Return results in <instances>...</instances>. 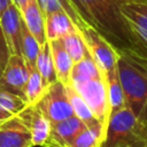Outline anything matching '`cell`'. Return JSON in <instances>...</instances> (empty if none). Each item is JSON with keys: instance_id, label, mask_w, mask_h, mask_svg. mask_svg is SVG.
<instances>
[{"instance_id": "obj_1", "label": "cell", "mask_w": 147, "mask_h": 147, "mask_svg": "<svg viewBox=\"0 0 147 147\" xmlns=\"http://www.w3.org/2000/svg\"><path fill=\"white\" fill-rule=\"evenodd\" d=\"M84 24L96 30L117 52H136L129 26L121 11V0H69Z\"/></svg>"}, {"instance_id": "obj_2", "label": "cell", "mask_w": 147, "mask_h": 147, "mask_svg": "<svg viewBox=\"0 0 147 147\" xmlns=\"http://www.w3.org/2000/svg\"><path fill=\"white\" fill-rule=\"evenodd\" d=\"M117 53V74L126 107L147 127V59L131 49Z\"/></svg>"}, {"instance_id": "obj_3", "label": "cell", "mask_w": 147, "mask_h": 147, "mask_svg": "<svg viewBox=\"0 0 147 147\" xmlns=\"http://www.w3.org/2000/svg\"><path fill=\"white\" fill-rule=\"evenodd\" d=\"M101 147H147V127L125 107L110 115Z\"/></svg>"}, {"instance_id": "obj_4", "label": "cell", "mask_w": 147, "mask_h": 147, "mask_svg": "<svg viewBox=\"0 0 147 147\" xmlns=\"http://www.w3.org/2000/svg\"><path fill=\"white\" fill-rule=\"evenodd\" d=\"M71 85L85 100V102L91 108L94 116L103 125L106 131V126L109 119V106L105 76L102 75L83 80H76L72 82Z\"/></svg>"}, {"instance_id": "obj_5", "label": "cell", "mask_w": 147, "mask_h": 147, "mask_svg": "<svg viewBox=\"0 0 147 147\" xmlns=\"http://www.w3.org/2000/svg\"><path fill=\"white\" fill-rule=\"evenodd\" d=\"M121 11L134 41L136 52L147 59V0L123 2Z\"/></svg>"}, {"instance_id": "obj_6", "label": "cell", "mask_w": 147, "mask_h": 147, "mask_svg": "<svg viewBox=\"0 0 147 147\" xmlns=\"http://www.w3.org/2000/svg\"><path fill=\"white\" fill-rule=\"evenodd\" d=\"M36 105L52 124L74 116L67 87L59 80L46 88L45 94Z\"/></svg>"}, {"instance_id": "obj_7", "label": "cell", "mask_w": 147, "mask_h": 147, "mask_svg": "<svg viewBox=\"0 0 147 147\" xmlns=\"http://www.w3.org/2000/svg\"><path fill=\"white\" fill-rule=\"evenodd\" d=\"M88 53L103 75L117 69V51L92 26L85 25L80 31Z\"/></svg>"}, {"instance_id": "obj_8", "label": "cell", "mask_w": 147, "mask_h": 147, "mask_svg": "<svg viewBox=\"0 0 147 147\" xmlns=\"http://www.w3.org/2000/svg\"><path fill=\"white\" fill-rule=\"evenodd\" d=\"M28 77L29 70L23 56L9 55L5 69L1 72L0 87L24 99V91Z\"/></svg>"}, {"instance_id": "obj_9", "label": "cell", "mask_w": 147, "mask_h": 147, "mask_svg": "<svg viewBox=\"0 0 147 147\" xmlns=\"http://www.w3.org/2000/svg\"><path fill=\"white\" fill-rule=\"evenodd\" d=\"M29 129L32 139V146H45L51 134L52 123L37 107V105L26 106L16 115Z\"/></svg>"}, {"instance_id": "obj_10", "label": "cell", "mask_w": 147, "mask_h": 147, "mask_svg": "<svg viewBox=\"0 0 147 147\" xmlns=\"http://www.w3.org/2000/svg\"><path fill=\"white\" fill-rule=\"evenodd\" d=\"M0 24L7 41L10 55H22L23 18L20 9L11 3L0 16Z\"/></svg>"}, {"instance_id": "obj_11", "label": "cell", "mask_w": 147, "mask_h": 147, "mask_svg": "<svg viewBox=\"0 0 147 147\" xmlns=\"http://www.w3.org/2000/svg\"><path fill=\"white\" fill-rule=\"evenodd\" d=\"M87 127L75 115L63 121L52 124V130L47 144L44 147H70L77 134Z\"/></svg>"}, {"instance_id": "obj_12", "label": "cell", "mask_w": 147, "mask_h": 147, "mask_svg": "<svg viewBox=\"0 0 147 147\" xmlns=\"http://www.w3.org/2000/svg\"><path fill=\"white\" fill-rule=\"evenodd\" d=\"M0 147H33L29 129L17 116L0 125Z\"/></svg>"}, {"instance_id": "obj_13", "label": "cell", "mask_w": 147, "mask_h": 147, "mask_svg": "<svg viewBox=\"0 0 147 147\" xmlns=\"http://www.w3.org/2000/svg\"><path fill=\"white\" fill-rule=\"evenodd\" d=\"M76 30L78 29L72 20L62 9L55 10L45 16V36L47 41L61 39Z\"/></svg>"}, {"instance_id": "obj_14", "label": "cell", "mask_w": 147, "mask_h": 147, "mask_svg": "<svg viewBox=\"0 0 147 147\" xmlns=\"http://www.w3.org/2000/svg\"><path fill=\"white\" fill-rule=\"evenodd\" d=\"M49 46L52 51V57H53L56 79L65 86L71 85V72L74 68V62L71 57L67 53L60 39L49 41Z\"/></svg>"}, {"instance_id": "obj_15", "label": "cell", "mask_w": 147, "mask_h": 147, "mask_svg": "<svg viewBox=\"0 0 147 147\" xmlns=\"http://www.w3.org/2000/svg\"><path fill=\"white\" fill-rule=\"evenodd\" d=\"M23 22L33 34L37 41L42 45L46 41L45 36V17L37 0H28L26 5L20 10Z\"/></svg>"}, {"instance_id": "obj_16", "label": "cell", "mask_w": 147, "mask_h": 147, "mask_svg": "<svg viewBox=\"0 0 147 147\" xmlns=\"http://www.w3.org/2000/svg\"><path fill=\"white\" fill-rule=\"evenodd\" d=\"M106 87H107V98L109 106V117L114 113L126 107L124 92L118 78L117 69L105 75Z\"/></svg>"}, {"instance_id": "obj_17", "label": "cell", "mask_w": 147, "mask_h": 147, "mask_svg": "<svg viewBox=\"0 0 147 147\" xmlns=\"http://www.w3.org/2000/svg\"><path fill=\"white\" fill-rule=\"evenodd\" d=\"M67 87V92H68V96H69V101L70 105L72 107L74 110V115L76 117H78L87 127H92V126H98V125H102L99 119L94 116V114L92 113L91 108L87 106V103L85 102V100L78 94V92L74 88L72 85H68ZM103 126V125H102ZM105 129V127H103Z\"/></svg>"}, {"instance_id": "obj_18", "label": "cell", "mask_w": 147, "mask_h": 147, "mask_svg": "<svg viewBox=\"0 0 147 147\" xmlns=\"http://www.w3.org/2000/svg\"><path fill=\"white\" fill-rule=\"evenodd\" d=\"M36 68L38 72L40 74L44 85L48 87L53 83H55L56 75H55V69H54V63H53V57H52V51L49 46V41H45L42 45H40V51L37 56L36 61Z\"/></svg>"}, {"instance_id": "obj_19", "label": "cell", "mask_w": 147, "mask_h": 147, "mask_svg": "<svg viewBox=\"0 0 147 147\" xmlns=\"http://www.w3.org/2000/svg\"><path fill=\"white\" fill-rule=\"evenodd\" d=\"M28 70H29V77L25 85L24 100L28 106H32L39 102V100L45 94L47 87L44 85L42 78L36 67L28 65Z\"/></svg>"}, {"instance_id": "obj_20", "label": "cell", "mask_w": 147, "mask_h": 147, "mask_svg": "<svg viewBox=\"0 0 147 147\" xmlns=\"http://www.w3.org/2000/svg\"><path fill=\"white\" fill-rule=\"evenodd\" d=\"M42 14H44V17L55 10H64L69 16L70 18L72 20L74 24L76 25V28L80 31L86 24L83 23V21L79 18V16L77 15V13L75 11V9L72 8V6L70 5L69 0H37Z\"/></svg>"}, {"instance_id": "obj_21", "label": "cell", "mask_w": 147, "mask_h": 147, "mask_svg": "<svg viewBox=\"0 0 147 147\" xmlns=\"http://www.w3.org/2000/svg\"><path fill=\"white\" fill-rule=\"evenodd\" d=\"M60 40L62 41L67 53L69 54V56L71 57V60L74 62V64L79 62L88 53V49L86 47V44H85L79 30H76V31L64 36Z\"/></svg>"}, {"instance_id": "obj_22", "label": "cell", "mask_w": 147, "mask_h": 147, "mask_svg": "<svg viewBox=\"0 0 147 147\" xmlns=\"http://www.w3.org/2000/svg\"><path fill=\"white\" fill-rule=\"evenodd\" d=\"M105 138V129L102 125L85 127L72 140L70 147H101Z\"/></svg>"}, {"instance_id": "obj_23", "label": "cell", "mask_w": 147, "mask_h": 147, "mask_svg": "<svg viewBox=\"0 0 147 147\" xmlns=\"http://www.w3.org/2000/svg\"><path fill=\"white\" fill-rule=\"evenodd\" d=\"M40 51V44L29 31L23 22L22 25V56L29 67H36L37 56Z\"/></svg>"}, {"instance_id": "obj_24", "label": "cell", "mask_w": 147, "mask_h": 147, "mask_svg": "<svg viewBox=\"0 0 147 147\" xmlns=\"http://www.w3.org/2000/svg\"><path fill=\"white\" fill-rule=\"evenodd\" d=\"M26 102L23 98L7 91L0 87V107L16 116L18 113H21L25 107Z\"/></svg>"}, {"instance_id": "obj_25", "label": "cell", "mask_w": 147, "mask_h": 147, "mask_svg": "<svg viewBox=\"0 0 147 147\" xmlns=\"http://www.w3.org/2000/svg\"><path fill=\"white\" fill-rule=\"evenodd\" d=\"M9 55L10 54H9V49L7 46V41L3 34L1 24H0V72H2V70L5 69V65L9 59Z\"/></svg>"}, {"instance_id": "obj_26", "label": "cell", "mask_w": 147, "mask_h": 147, "mask_svg": "<svg viewBox=\"0 0 147 147\" xmlns=\"http://www.w3.org/2000/svg\"><path fill=\"white\" fill-rule=\"evenodd\" d=\"M13 116H14L13 114H10L9 111H7L6 109H3V108L0 107V125L3 124L5 122H7L8 119H10Z\"/></svg>"}, {"instance_id": "obj_27", "label": "cell", "mask_w": 147, "mask_h": 147, "mask_svg": "<svg viewBox=\"0 0 147 147\" xmlns=\"http://www.w3.org/2000/svg\"><path fill=\"white\" fill-rule=\"evenodd\" d=\"M11 5V0H0V16Z\"/></svg>"}, {"instance_id": "obj_28", "label": "cell", "mask_w": 147, "mask_h": 147, "mask_svg": "<svg viewBox=\"0 0 147 147\" xmlns=\"http://www.w3.org/2000/svg\"><path fill=\"white\" fill-rule=\"evenodd\" d=\"M26 2H28V0H11V3H14L20 10L26 5Z\"/></svg>"}, {"instance_id": "obj_29", "label": "cell", "mask_w": 147, "mask_h": 147, "mask_svg": "<svg viewBox=\"0 0 147 147\" xmlns=\"http://www.w3.org/2000/svg\"><path fill=\"white\" fill-rule=\"evenodd\" d=\"M122 2H131V1H144V0H121Z\"/></svg>"}, {"instance_id": "obj_30", "label": "cell", "mask_w": 147, "mask_h": 147, "mask_svg": "<svg viewBox=\"0 0 147 147\" xmlns=\"http://www.w3.org/2000/svg\"><path fill=\"white\" fill-rule=\"evenodd\" d=\"M0 77H1V72H0Z\"/></svg>"}]
</instances>
